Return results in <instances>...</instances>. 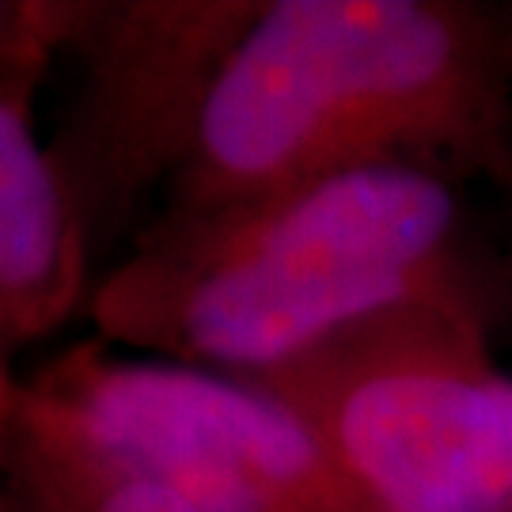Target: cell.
<instances>
[{
    "instance_id": "11",
    "label": "cell",
    "mask_w": 512,
    "mask_h": 512,
    "mask_svg": "<svg viewBox=\"0 0 512 512\" xmlns=\"http://www.w3.org/2000/svg\"><path fill=\"white\" fill-rule=\"evenodd\" d=\"M0 448H4V437H0ZM0 512H16L12 494H8V482H4V459H0Z\"/></svg>"
},
{
    "instance_id": "7",
    "label": "cell",
    "mask_w": 512,
    "mask_h": 512,
    "mask_svg": "<svg viewBox=\"0 0 512 512\" xmlns=\"http://www.w3.org/2000/svg\"><path fill=\"white\" fill-rule=\"evenodd\" d=\"M0 459L16 512H194L164 482L110 456L23 380Z\"/></svg>"
},
{
    "instance_id": "9",
    "label": "cell",
    "mask_w": 512,
    "mask_h": 512,
    "mask_svg": "<svg viewBox=\"0 0 512 512\" xmlns=\"http://www.w3.org/2000/svg\"><path fill=\"white\" fill-rule=\"evenodd\" d=\"M486 308H490V323L505 319L512 330V258L509 266H505V274H501V281H497L494 289H486Z\"/></svg>"
},
{
    "instance_id": "2",
    "label": "cell",
    "mask_w": 512,
    "mask_h": 512,
    "mask_svg": "<svg viewBox=\"0 0 512 512\" xmlns=\"http://www.w3.org/2000/svg\"><path fill=\"white\" fill-rule=\"evenodd\" d=\"M475 289L463 186L361 167L156 217L95 277L88 319L114 349L255 380L384 311Z\"/></svg>"
},
{
    "instance_id": "10",
    "label": "cell",
    "mask_w": 512,
    "mask_h": 512,
    "mask_svg": "<svg viewBox=\"0 0 512 512\" xmlns=\"http://www.w3.org/2000/svg\"><path fill=\"white\" fill-rule=\"evenodd\" d=\"M16 399H19V376L12 368H0V437H4V429H8V421H12Z\"/></svg>"
},
{
    "instance_id": "1",
    "label": "cell",
    "mask_w": 512,
    "mask_h": 512,
    "mask_svg": "<svg viewBox=\"0 0 512 512\" xmlns=\"http://www.w3.org/2000/svg\"><path fill=\"white\" fill-rule=\"evenodd\" d=\"M361 167L512 186V8L258 0L160 217H202Z\"/></svg>"
},
{
    "instance_id": "5",
    "label": "cell",
    "mask_w": 512,
    "mask_h": 512,
    "mask_svg": "<svg viewBox=\"0 0 512 512\" xmlns=\"http://www.w3.org/2000/svg\"><path fill=\"white\" fill-rule=\"evenodd\" d=\"M255 8L258 0L84 4L61 54L73 57L76 80L50 152L95 266L137 239L133 224L148 198L164 202Z\"/></svg>"
},
{
    "instance_id": "8",
    "label": "cell",
    "mask_w": 512,
    "mask_h": 512,
    "mask_svg": "<svg viewBox=\"0 0 512 512\" xmlns=\"http://www.w3.org/2000/svg\"><path fill=\"white\" fill-rule=\"evenodd\" d=\"M80 16L76 0H0V95L35 99Z\"/></svg>"
},
{
    "instance_id": "3",
    "label": "cell",
    "mask_w": 512,
    "mask_h": 512,
    "mask_svg": "<svg viewBox=\"0 0 512 512\" xmlns=\"http://www.w3.org/2000/svg\"><path fill=\"white\" fill-rule=\"evenodd\" d=\"M255 384L376 512H512V372L486 289L384 311Z\"/></svg>"
},
{
    "instance_id": "6",
    "label": "cell",
    "mask_w": 512,
    "mask_h": 512,
    "mask_svg": "<svg viewBox=\"0 0 512 512\" xmlns=\"http://www.w3.org/2000/svg\"><path fill=\"white\" fill-rule=\"evenodd\" d=\"M31 103L0 95V368L88 308L95 289L92 243Z\"/></svg>"
},
{
    "instance_id": "4",
    "label": "cell",
    "mask_w": 512,
    "mask_h": 512,
    "mask_svg": "<svg viewBox=\"0 0 512 512\" xmlns=\"http://www.w3.org/2000/svg\"><path fill=\"white\" fill-rule=\"evenodd\" d=\"M23 387L194 512H376L308 425L247 376L92 338Z\"/></svg>"
}]
</instances>
